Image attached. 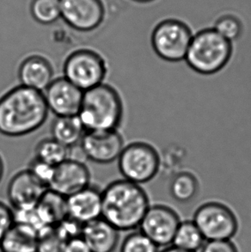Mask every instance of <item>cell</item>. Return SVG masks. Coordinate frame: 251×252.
<instances>
[{"mask_svg":"<svg viewBox=\"0 0 251 252\" xmlns=\"http://www.w3.org/2000/svg\"><path fill=\"white\" fill-rule=\"evenodd\" d=\"M42 92L24 87H14L0 97V133L21 137L40 128L48 116Z\"/></svg>","mask_w":251,"mask_h":252,"instance_id":"1","label":"cell"},{"mask_svg":"<svg viewBox=\"0 0 251 252\" xmlns=\"http://www.w3.org/2000/svg\"><path fill=\"white\" fill-rule=\"evenodd\" d=\"M102 218L119 232L139 228L150 208L146 190L126 179L114 181L102 191Z\"/></svg>","mask_w":251,"mask_h":252,"instance_id":"2","label":"cell"},{"mask_svg":"<svg viewBox=\"0 0 251 252\" xmlns=\"http://www.w3.org/2000/svg\"><path fill=\"white\" fill-rule=\"evenodd\" d=\"M122 97L111 85L102 84L84 92L78 116L86 131L117 130L123 118Z\"/></svg>","mask_w":251,"mask_h":252,"instance_id":"3","label":"cell"},{"mask_svg":"<svg viewBox=\"0 0 251 252\" xmlns=\"http://www.w3.org/2000/svg\"><path fill=\"white\" fill-rule=\"evenodd\" d=\"M232 52V42L219 34L214 28H207L193 34L184 61L197 73L212 75L225 67Z\"/></svg>","mask_w":251,"mask_h":252,"instance_id":"4","label":"cell"},{"mask_svg":"<svg viewBox=\"0 0 251 252\" xmlns=\"http://www.w3.org/2000/svg\"><path fill=\"white\" fill-rule=\"evenodd\" d=\"M193 34L183 21L168 18L161 21L153 29L151 43L153 51L168 62H183L186 58Z\"/></svg>","mask_w":251,"mask_h":252,"instance_id":"5","label":"cell"},{"mask_svg":"<svg viewBox=\"0 0 251 252\" xmlns=\"http://www.w3.org/2000/svg\"><path fill=\"white\" fill-rule=\"evenodd\" d=\"M120 172L134 184L148 183L161 168V156L151 144L137 141L125 146L118 158Z\"/></svg>","mask_w":251,"mask_h":252,"instance_id":"6","label":"cell"},{"mask_svg":"<svg viewBox=\"0 0 251 252\" xmlns=\"http://www.w3.org/2000/svg\"><path fill=\"white\" fill-rule=\"evenodd\" d=\"M108 67L97 52L81 48L71 53L63 65L64 79L85 92L103 84Z\"/></svg>","mask_w":251,"mask_h":252,"instance_id":"7","label":"cell"},{"mask_svg":"<svg viewBox=\"0 0 251 252\" xmlns=\"http://www.w3.org/2000/svg\"><path fill=\"white\" fill-rule=\"evenodd\" d=\"M206 241L231 240L238 233V220L232 209L219 201L200 205L193 214V220Z\"/></svg>","mask_w":251,"mask_h":252,"instance_id":"8","label":"cell"},{"mask_svg":"<svg viewBox=\"0 0 251 252\" xmlns=\"http://www.w3.org/2000/svg\"><path fill=\"white\" fill-rule=\"evenodd\" d=\"M180 223V217L173 208L166 205H151L139 229L159 248H165L172 245Z\"/></svg>","mask_w":251,"mask_h":252,"instance_id":"9","label":"cell"},{"mask_svg":"<svg viewBox=\"0 0 251 252\" xmlns=\"http://www.w3.org/2000/svg\"><path fill=\"white\" fill-rule=\"evenodd\" d=\"M82 154L96 164L118 160L124 149V140L117 130L86 131L79 143Z\"/></svg>","mask_w":251,"mask_h":252,"instance_id":"10","label":"cell"},{"mask_svg":"<svg viewBox=\"0 0 251 252\" xmlns=\"http://www.w3.org/2000/svg\"><path fill=\"white\" fill-rule=\"evenodd\" d=\"M105 17L102 0H61V19L78 32L95 31Z\"/></svg>","mask_w":251,"mask_h":252,"instance_id":"11","label":"cell"},{"mask_svg":"<svg viewBox=\"0 0 251 252\" xmlns=\"http://www.w3.org/2000/svg\"><path fill=\"white\" fill-rule=\"evenodd\" d=\"M43 95L48 110L56 117L74 116L80 110L84 92L63 77L54 79Z\"/></svg>","mask_w":251,"mask_h":252,"instance_id":"12","label":"cell"},{"mask_svg":"<svg viewBox=\"0 0 251 252\" xmlns=\"http://www.w3.org/2000/svg\"><path fill=\"white\" fill-rule=\"evenodd\" d=\"M48 189L30 170H23L10 179L7 195L14 210H29L37 206Z\"/></svg>","mask_w":251,"mask_h":252,"instance_id":"13","label":"cell"},{"mask_svg":"<svg viewBox=\"0 0 251 252\" xmlns=\"http://www.w3.org/2000/svg\"><path fill=\"white\" fill-rule=\"evenodd\" d=\"M91 173L83 162L68 158L55 168V173L48 189L69 197L90 186Z\"/></svg>","mask_w":251,"mask_h":252,"instance_id":"14","label":"cell"},{"mask_svg":"<svg viewBox=\"0 0 251 252\" xmlns=\"http://www.w3.org/2000/svg\"><path fill=\"white\" fill-rule=\"evenodd\" d=\"M102 191L90 185L66 198L68 217L82 225L102 218Z\"/></svg>","mask_w":251,"mask_h":252,"instance_id":"15","label":"cell"},{"mask_svg":"<svg viewBox=\"0 0 251 252\" xmlns=\"http://www.w3.org/2000/svg\"><path fill=\"white\" fill-rule=\"evenodd\" d=\"M17 76L20 85L42 93L55 79L50 62L39 55L24 59L19 65Z\"/></svg>","mask_w":251,"mask_h":252,"instance_id":"16","label":"cell"},{"mask_svg":"<svg viewBox=\"0 0 251 252\" xmlns=\"http://www.w3.org/2000/svg\"><path fill=\"white\" fill-rule=\"evenodd\" d=\"M119 232L104 219L100 218L83 225L81 237L92 252H114L119 243Z\"/></svg>","mask_w":251,"mask_h":252,"instance_id":"17","label":"cell"},{"mask_svg":"<svg viewBox=\"0 0 251 252\" xmlns=\"http://www.w3.org/2000/svg\"><path fill=\"white\" fill-rule=\"evenodd\" d=\"M0 246L4 252H38V232L27 225L14 223Z\"/></svg>","mask_w":251,"mask_h":252,"instance_id":"18","label":"cell"},{"mask_svg":"<svg viewBox=\"0 0 251 252\" xmlns=\"http://www.w3.org/2000/svg\"><path fill=\"white\" fill-rule=\"evenodd\" d=\"M35 209L46 226L58 225L68 218L66 197L50 189L46 191Z\"/></svg>","mask_w":251,"mask_h":252,"instance_id":"19","label":"cell"},{"mask_svg":"<svg viewBox=\"0 0 251 252\" xmlns=\"http://www.w3.org/2000/svg\"><path fill=\"white\" fill-rule=\"evenodd\" d=\"M85 132L78 116H60L52 123V138L69 149L79 145Z\"/></svg>","mask_w":251,"mask_h":252,"instance_id":"20","label":"cell"},{"mask_svg":"<svg viewBox=\"0 0 251 252\" xmlns=\"http://www.w3.org/2000/svg\"><path fill=\"white\" fill-rule=\"evenodd\" d=\"M200 189L199 181L194 174L182 170L173 175L170 183V194L175 201L188 203L196 197Z\"/></svg>","mask_w":251,"mask_h":252,"instance_id":"21","label":"cell"},{"mask_svg":"<svg viewBox=\"0 0 251 252\" xmlns=\"http://www.w3.org/2000/svg\"><path fill=\"white\" fill-rule=\"evenodd\" d=\"M206 239L193 220L181 221L171 246L189 252H199Z\"/></svg>","mask_w":251,"mask_h":252,"instance_id":"22","label":"cell"},{"mask_svg":"<svg viewBox=\"0 0 251 252\" xmlns=\"http://www.w3.org/2000/svg\"><path fill=\"white\" fill-rule=\"evenodd\" d=\"M70 149L54 138L41 140L35 147V158L56 167L69 158Z\"/></svg>","mask_w":251,"mask_h":252,"instance_id":"23","label":"cell"},{"mask_svg":"<svg viewBox=\"0 0 251 252\" xmlns=\"http://www.w3.org/2000/svg\"><path fill=\"white\" fill-rule=\"evenodd\" d=\"M31 14L34 21L49 25L61 19V0H32Z\"/></svg>","mask_w":251,"mask_h":252,"instance_id":"24","label":"cell"},{"mask_svg":"<svg viewBox=\"0 0 251 252\" xmlns=\"http://www.w3.org/2000/svg\"><path fill=\"white\" fill-rule=\"evenodd\" d=\"M67 241L58 225L47 226L38 234V252H63Z\"/></svg>","mask_w":251,"mask_h":252,"instance_id":"25","label":"cell"},{"mask_svg":"<svg viewBox=\"0 0 251 252\" xmlns=\"http://www.w3.org/2000/svg\"><path fill=\"white\" fill-rule=\"evenodd\" d=\"M219 34L231 42L238 41L244 33V24L234 14H223L218 17L214 25Z\"/></svg>","mask_w":251,"mask_h":252,"instance_id":"26","label":"cell"},{"mask_svg":"<svg viewBox=\"0 0 251 252\" xmlns=\"http://www.w3.org/2000/svg\"><path fill=\"white\" fill-rule=\"evenodd\" d=\"M121 252H159V247L142 232H132L123 239Z\"/></svg>","mask_w":251,"mask_h":252,"instance_id":"27","label":"cell"},{"mask_svg":"<svg viewBox=\"0 0 251 252\" xmlns=\"http://www.w3.org/2000/svg\"><path fill=\"white\" fill-rule=\"evenodd\" d=\"M55 168L42 161L38 160L37 158H34V159L31 161L28 170H30L38 180L44 184L48 189V185L51 183L54 177Z\"/></svg>","mask_w":251,"mask_h":252,"instance_id":"28","label":"cell"},{"mask_svg":"<svg viewBox=\"0 0 251 252\" xmlns=\"http://www.w3.org/2000/svg\"><path fill=\"white\" fill-rule=\"evenodd\" d=\"M199 252H238V250L231 240H210L205 242Z\"/></svg>","mask_w":251,"mask_h":252,"instance_id":"29","label":"cell"},{"mask_svg":"<svg viewBox=\"0 0 251 252\" xmlns=\"http://www.w3.org/2000/svg\"><path fill=\"white\" fill-rule=\"evenodd\" d=\"M13 225V210L0 201V242Z\"/></svg>","mask_w":251,"mask_h":252,"instance_id":"30","label":"cell"},{"mask_svg":"<svg viewBox=\"0 0 251 252\" xmlns=\"http://www.w3.org/2000/svg\"><path fill=\"white\" fill-rule=\"evenodd\" d=\"M63 252H92L81 236L68 240Z\"/></svg>","mask_w":251,"mask_h":252,"instance_id":"31","label":"cell"},{"mask_svg":"<svg viewBox=\"0 0 251 252\" xmlns=\"http://www.w3.org/2000/svg\"><path fill=\"white\" fill-rule=\"evenodd\" d=\"M159 252H186V251H183V250L178 249V248H176V247H174V246H168V247H165V248H163L162 251H159Z\"/></svg>","mask_w":251,"mask_h":252,"instance_id":"32","label":"cell"},{"mask_svg":"<svg viewBox=\"0 0 251 252\" xmlns=\"http://www.w3.org/2000/svg\"><path fill=\"white\" fill-rule=\"evenodd\" d=\"M3 160H2V158L0 157V181L2 179V177H3Z\"/></svg>","mask_w":251,"mask_h":252,"instance_id":"33","label":"cell"},{"mask_svg":"<svg viewBox=\"0 0 251 252\" xmlns=\"http://www.w3.org/2000/svg\"><path fill=\"white\" fill-rule=\"evenodd\" d=\"M133 2H135V3H152L153 1H155V0H132Z\"/></svg>","mask_w":251,"mask_h":252,"instance_id":"34","label":"cell"},{"mask_svg":"<svg viewBox=\"0 0 251 252\" xmlns=\"http://www.w3.org/2000/svg\"><path fill=\"white\" fill-rule=\"evenodd\" d=\"M0 252H4L3 251V249H2V247H1V246H0Z\"/></svg>","mask_w":251,"mask_h":252,"instance_id":"35","label":"cell"}]
</instances>
